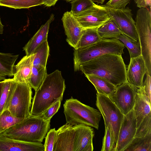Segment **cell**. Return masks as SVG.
<instances>
[{
    "instance_id": "b9f144b4",
    "label": "cell",
    "mask_w": 151,
    "mask_h": 151,
    "mask_svg": "<svg viewBox=\"0 0 151 151\" xmlns=\"http://www.w3.org/2000/svg\"><path fill=\"white\" fill-rule=\"evenodd\" d=\"M4 82V80H3L2 81H0V99L1 92Z\"/></svg>"
},
{
    "instance_id": "e0dca14e",
    "label": "cell",
    "mask_w": 151,
    "mask_h": 151,
    "mask_svg": "<svg viewBox=\"0 0 151 151\" xmlns=\"http://www.w3.org/2000/svg\"><path fill=\"white\" fill-rule=\"evenodd\" d=\"M45 151L41 142H26L6 137L0 133V151Z\"/></svg>"
},
{
    "instance_id": "d590c367",
    "label": "cell",
    "mask_w": 151,
    "mask_h": 151,
    "mask_svg": "<svg viewBox=\"0 0 151 151\" xmlns=\"http://www.w3.org/2000/svg\"><path fill=\"white\" fill-rule=\"evenodd\" d=\"M130 0H110L105 5L106 6L116 9H122L125 8L126 5Z\"/></svg>"
},
{
    "instance_id": "4fadbf2b",
    "label": "cell",
    "mask_w": 151,
    "mask_h": 151,
    "mask_svg": "<svg viewBox=\"0 0 151 151\" xmlns=\"http://www.w3.org/2000/svg\"><path fill=\"white\" fill-rule=\"evenodd\" d=\"M136 121L133 109L124 115L115 151H124L134 138Z\"/></svg>"
},
{
    "instance_id": "d6986e66",
    "label": "cell",
    "mask_w": 151,
    "mask_h": 151,
    "mask_svg": "<svg viewBox=\"0 0 151 151\" xmlns=\"http://www.w3.org/2000/svg\"><path fill=\"white\" fill-rule=\"evenodd\" d=\"M35 55L34 53L29 55H26L14 65L13 79L16 82L29 83Z\"/></svg>"
},
{
    "instance_id": "ab89813d",
    "label": "cell",
    "mask_w": 151,
    "mask_h": 151,
    "mask_svg": "<svg viewBox=\"0 0 151 151\" xmlns=\"http://www.w3.org/2000/svg\"><path fill=\"white\" fill-rule=\"evenodd\" d=\"M4 31V25L1 23V19L0 18V35L3 33Z\"/></svg>"
},
{
    "instance_id": "5b68a950",
    "label": "cell",
    "mask_w": 151,
    "mask_h": 151,
    "mask_svg": "<svg viewBox=\"0 0 151 151\" xmlns=\"http://www.w3.org/2000/svg\"><path fill=\"white\" fill-rule=\"evenodd\" d=\"M66 123L73 125L83 124L98 129L101 114L98 110L71 97L63 104Z\"/></svg>"
},
{
    "instance_id": "30bf717a",
    "label": "cell",
    "mask_w": 151,
    "mask_h": 151,
    "mask_svg": "<svg viewBox=\"0 0 151 151\" xmlns=\"http://www.w3.org/2000/svg\"><path fill=\"white\" fill-rule=\"evenodd\" d=\"M110 15V19L117 24L122 33L136 41L138 37L135 27V22L132 17V10L127 7L122 9L109 8L101 5Z\"/></svg>"
},
{
    "instance_id": "8fae6325",
    "label": "cell",
    "mask_w": 151,
    "mask_h": 151,
    "mask_svg": "<svg viewBox=\"0 0 151 151\" xmlns=\"http://www.w3.org/2000/svg\"><path fill=\"white\" fill-rule=\"evenodd\" d=\"M138 88L127 81L117 86L109 97L125 115L133 109Z\"/></svg>"
},
{
    "instance_id": "44dd1931",
    "label": "cell",
    "mask_w": 151,
    "mask_h": 151,
    "mask_svg": "<svg viewBox=\"0 0 151 151\" xmlns=\"http://www.w3.org/2000/svg\"><path fill=\"white\" fill-rule=\"evenodd\" d=\"M19 55L0 52V81L14 76V63Z\"/></svg>"
},
{
    "instance_id": "4dcf8cb0",
    "label": "cell",
    "mask_w": 151,
    "mask_h": 151,
    "mask_svg": "<svg viewBox=\"0 0 151 151\" xmlns=\"http://www.w3.org/2000/svg\"><path fill=\"white\" fill-rule=\"evenodd\" d=\"M23 119L14 116L8 109L0 113V133L18 123Z\"/></svg>"
},
{
    "instance_id": "cb8c5ba5",
    "label": "cell",
    "mask_w": 151,
    "mask_h": 151,
    "mask_svg": "<svg viewBox=\"0 0 151 151\" xmlns=\"http://www.w3.org/2000/svg\"><path fill=\"white\" fill-rule=\"evenodd\" d=\"M97 31L101 38L116 39L122 34L117 24L111 20L98 28Z\"/></svg>"
},
{
    "instance_id": "8d00e7d4",
    "label": "cell",
    "mask_w": 151,
    "mask_h": 151,
    "mask_svg": "<svg viewBox=\"0 0 151 151\" xmlns=\"http://www.w3.org/2000/svg\"><path fill=\"white\" fill-rule=\"evenodd\" d=\"M146 77L145 80L143 83L142 87L146 95L151 101V76L147 73H146Z\"/></svg>"
},
{
    "instance_id": "9a60e30c",
    "label": "cell",
    "mask_w": 151,
    "mask_h": 151,
    "mask_svg": "<svg viewBox=\"0 0 151 151\" xmlns=\"http://www.w3.org/2000/svg\"><path fill=\"white\" fill-rule=\"evenodd\" d=\"M61 19L67 36L66 41L75 49L81 37L84 28L70 11L65 12Z\"/></svg>"
},
{
    "instance_id": "6da1fadb",
    "label": "cell",
    "mask_w": 151,
    "mask_h": 151,
    "mask_svg": "<svg viewBox=\"0 0 151 151\" xmlns=\"http://www.w3.org/2000/svg\"><path fill=\"white\" fill-rule=\"evenodd\" d=\"M85 75L104 78L117 86L127 81L126 68L122 55L107 54L83 63L79 67Z\"/></svg>"
},
{
    "instance_id": "ba28073f",
    "label": "cell",
    "mask_w": 151,
    "mask_h": 151,
    "mask_svg": "<svg viewBox=\"0 0 151 151\" xmlns=\"http://www.w3.org/2000/svg\"><path fill=\"white\" fill-rule=\"evenodd\" d=\"M96 95V106L103 117L105 126L111 127L116 147L124 115L109 96L98 93Z\"/></svg>"
},
{
    "instance_id": "484cf974",
    "label": "cell",
    "mask_w": 151,
    "mask_h": 151,
    "mask_svg": "<svg viewBox=\"0 0 151 151\" xmlns=\"http://www.w3.org/2000/svg\"><path fill=\"white\" fill-rule=\"evenodd\" d=\"M98 29H84L81 37L75 49L93 44L101 40L102 38L97 32Z\"/></svg>"
},
{
    "instance_id": "5bb4252c",
    "label": "cell",
    "mask_w": 151,
    "mask_h": 151,
    "mask_svg": "<svg viewBox=\"0 0 151 151\" xmlns=\"http://www.w3.org/2000/svg\"><path fill=\"white\" fill-rule=\"evenodd\" d=\"M57 131L53 151H75L76 132L74 125L66 123Z\"/></svg>"
},
{
    "instance_id": "7c38bea8",
    "label": "cell",
    "mask_w": 151,
    "mask_h": 151,
    "mask_svg": "<svg viewBox=\"0 0 151 151\" xmlns=\"http://www.w3.org/2000/svg\"><path fill=\"white\" fill-rule=\"evenodd\" d=\"M73 14L84 29L98 28L110 19L105 8L96 4L86 10Z\"/></svg>"
},
{
    "instance_id": "7a4b0ae2",
    "label": "cell",
    "mask_w": 151,
    "mask_h": 151,
    "mask_svg": "<svg viewBox=\"0 0 151 151\" xmlns=\"http://www.w3.org/2000/svg\"><path fill=\"white\" fill-rule=\"evenodd\" d=\"M65 88L61 71L56 70L47 74L36 91L33 99L30 114L38 115L60 99H63Z\"/></svg>"
},
{
    "instance_id": "f546056e",
    "label": "cell",
    "mask_w": 151,
    "mask_h": 151,
    "mask_svg": "<svg viewBox=\"0 0 151 151\" xmlns=\"http://www.w3.org/2000/svg\"><path fill=\"white\" fill-rule=\"evenodd\" d=\"M116 39L121 41L127 48L130 58H135L141 55L140 45L138 41H135L122 34Z\"/></svg>"
},
{
    "instance_id": "7402d4cb",
    "label": "cell",
    "mask_w": 151,
    "mask_h": 151,
    "mask_svg": "<svg viewBox=\"0 0 151 151\" xmlns=\"http://www.w3.org/2000/svg\"><path fill=\"white\" fill-rule=\"evenodd\" d=\"M0 99V113L8 109L17 82L13 78L4 80Z\"/></svg>"
},
{
    "instance_id": "836d02e7",
    "label": "cell",
    "mask_w": 151,
    "mask_h": 151,
    "mask_svg": "<svg viewBox=\"0 0 151 151\" xmlns=\"http://www.w3.org/2000/svg\"><path fill=\"white\" fill-rule=\"evenodd\" d=\"M57 133V131L55 128L51 129L47 132L44 145L45 151H53Z\"/></svg>"
},
{
    "instance_id": "8992f818",
    "label": "cell",
    "mask_w": 151,
    "mask_h": 151,
    "mask_svg": "<svg viewBox=\"0 0 151 151\" xmlns=\"http://www.w3.org/2000/svg\"><path fill=\"white\" fill-rule=\"evenodd\" d=\"M135 27L141 55L145 61L147 73H151V13L146 8H141L137 12Z\"/></svg>"
},
{
    "instance_id": "d6a6232c",
    "label": "cell",
    "mask_w": 151,
    "mask_h": 151,
    "mask_svg": "<svg viewBox=\"0 0 151 151\" xmlns=\"http://www.w3.org/2000/svg\"><path fill=\"white\" fill-rule=\"evenodd\" d=\"M105 134L101 151H115V145L111 131L106 126H105Z\"/></svg>"
},
{
    "instance_id": "d4e9b609",
    "label": "cell",
    "mask_w": 151,
    "mask_h": 151,
    "mask_svg": "<svg viewBox=\"0 0 151 151\" xmlns=\"http://www.w3.org/2000/svg\"><path fill=\"white\" fill-rule=\"evenodd\" d=\"M35 54L33 66L46 67L49 54V47L47 40L44 41L34 50Z\"/></svg>"
},
{
    "instance_id": "1f68e13d",
    "label": "cell",
    "mask_w": 151,
    "mask_h": 151,
    "mask_svg": "<svg viewBox=\"0 0 151 151\" xmlns=\"http://www.w3.org/2000/svg\"><path fill=\"white\" fill-rule=\"evenodd\" d=\"M70 3L71 4L70 12L73 14L86 10L95 4L92 0H73Z\"/></svg>"
},
{
    "instance_id": "52a82bcc",
    "label": "cell",
    "mask_w": 151,
    "mask_h": 151,
    "mask_svg": "<svg viewBox=\"0 0 151 151\" xmlns=\"http://www.w3.org/2000/svg\"><path fill=\"white\" fill-rule=\"evenodd\" d=\"M133 110L136 121L134 138L151 134V101L142 86L138 88Z\"/></svg>"
},
{
    "instance_id": "f1b7e54d",
    "label": "cell",
    "mask_w": 151,
    "mask_h": 151,
    "mask_svg": "<svg viewBox=\"0 0 151 151\" xmlns=\"http://www.w3.org/2000/svg\"><path fill=\"white\" fill-rule=\"evenodd\" d=\"M124 151H151V134L134 138Z\"/></svg>"
},
{
    "instance_id": "e575fe53",
    "label": "cell",
    "mask_w": 151,
    "mask_h": 151,
    "mask_svg": "<svg viewBox=\"0 0 151 151\" xmlns=\"http://www.w3.org/2000/svg\"><path fill=\"white\" fill-rule=\"evenodd\" d=\"M62 100H59L39 115L45 120H50L52 116L59 109Z\"/></svg>"
},
{
    "instance_id": "ac0fdd59",
    "label": "cell",
    "mask_w": 151,
    "mask_h": 151,
    "mask_svg": "<svg viewBox=\"0 0 151 151\" xmlns=\"http://www.w3.org/2000/svg\"><path fill=\"white\" fill-rule=\"evenodd\" d=\"M76 132L75 151H93V128L83 124L74 125Z\"/></svg>"
},
{
    "instance_id": "4316f807",
    "label": "cell",
    "mask_w": 151,
    "mask_h": 151,
    "mask_svg": "<svg viewBox=\"0 0 151 151\" xmlns=\"http://www.w3.org/2000/svg\"><path fill=\"white\" fill-rule=\"evenodd\" d=\"M47 74L46 67L33 66L29 83L35 91L41 85Z\"/></svg>"
},
{
    "instance_id": "ffe728a7",
    "label": "cell",
    "mask_w": 151,
    "mask_h": 151,
    "mask_svg": "<svg viewBox=\"0 0 151 151\" xmlns=\"http://www.w3.org/2000/svg\"><path fill=\"white\" fill-rule=\"evenodd\" d=\"M54 19V15L51 14L45 24L42 25L37 32L23 48L26 55L32 54L35 49L44 41L47 40L50 25Z\"/></svg>"
},
{
    "instance_id": "3957f363",
    "label": "cell",
    "mask_w": 151,
    "mask_h": 151,
    "mask_svg": "<svg viewBox=\"0 0 151 151\" xmlns=\"http://www.w3.org/2000/svg\"><path fill=\"white\" fill-rule=\"evenodd\" d=\"M50 120L30 114L2 133L8 138L26 142H42L50 127Z\"/></svg>"
},
{
    "instance_id": "7bdbcfd3",
    "label": "cell",
    "mask_w": 151,
    "mask_h": 151,
    "mask_svg": "<svg viewBox=\"0 0 151 151\" xmlns=\"http://www.w3.org/2000/svg\"><path fill=\"white\" fill-rule=\"evenodd\" d=\"M65 1L67 2H71L73 0H64Z\"/></svg>"
},
{
    "instance_id": "83f0119b",
    "label": "cell",
    "mask_w": 151,
    "mask_h": 151,
    "mask_svg": "<svg viewBox=\"0 0 151 151\" xmlns=\"http://www.w3.org/2000/svg\"><path fill=\"white\" fill-rule=\"evenodd\" d=\"M44 0H0V6L15 9L43 5Z\"/></svg>"
},
{
    "instance_id": "f35d334b",
    "label": "cell",
    "mask_w": 151,
    "mask_h": 151,
    "mask_svg": "<svg viewBox=\"0 0 151 151\" xmlns=\"http://www.w3.org/2000/svg\"><path fill=\"white\" fill-rule=\"evenodd\" d=\"M58 0H44L43 4L45 6L50 7L55 5Z\"/></svg>"
},
{
    "instance_id": "9c48e42d",
    "label": "cell",
    "mask_w": 151,
    "mask_h": 151,
    "mask_svg": "<svg viewBox=\"0 0 151 151\" xmlns=\"http://www.w3.org/2000/svg\"><path fill=\"white\" fill-rule=\"evenodd\" d=\"M32 95L28 83L17 82L8 108L14 116L24 119L31 114Z\"/></svg>"
},
{
    "instance_id": "603a6c76",
    "label": "cell",
    "mask_w": 151,
    "mask_h": 151,
    "mask_svg": "<svg viewBox=\"0 0 151 151\" xmlns=\"http://www.w3.org/2000/svg\"><path fill=\"white\" fill-rule=\"evenodd\" d=\"M93 85L97 93L109 96L114 92L116 86L106 80L94 75H85Z\"/></svg>"
},
{
    "instance_id": "2e32d148",
    "label": "cell",
    "mask_w": 151,
    "mask_h": 151,
    "mask_svg": "<svg viewBox=\"0 0 151 151\" xmlns=\"http://www.w3.org/2000/svg\"><path fill=\"white\" fill-rule=\"evenodd\" d=\"M147 70L142 55L130 58L129 64L126 71L127 81L137 88L141 87L143 83V79Z\"/></svg>"
},
{
    "instance_id": "277c9868",
    "label": "cell",
    "mask_w": 151,
    "mask_h": 151,
    "mask_svg": "<svg viewBox=\"0 0 151 151\" xmlns=\"http://www.w3.org/2000/svg\"><path fill=\"white\" fill-rule=\"evenodd\" d=\"M125 46L116 38H102L93 44L74 49L73 63L75 71L79 70L81 65L100 56L107 54L122 55Z\"/></svg>"
},
{
    "instance_id": "60d3db41",
    "label": "cell",
    "mask_w": 151,
    "mask_h": 151,
    "mask_svg": "<svg viewBox=\"0 0 151 151\" xmlns=\"http://www.w3.org/2000/svg\"><path fill=\"white\" fill-rule=\"evenodd\" d=\"M105 0H92L93 2H96L98 4H103Z\"/></svg>"
},
{
    "instance_id": "74e56055",
    "label": "cell",
    "mask_w": 151,
    "mask_h": 151,
    "mask_svg": "<svg viewBox=\"0 0 151 151\" xmlns=\"http://www.w3.org/2000/svg\"><path fill=\"white\" fill-rule=\"evenodd\" d=\"M137 7L140 8H146L149 6L151 8V0H134Z\"/></svg>"
}]
</instances>
